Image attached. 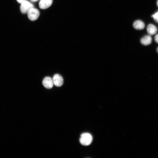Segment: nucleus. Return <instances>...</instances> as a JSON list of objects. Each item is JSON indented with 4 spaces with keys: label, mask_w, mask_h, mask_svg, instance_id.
<instances>
[{
    "label": "nucleus",
    "mask_w": 158,
    "mask_h": 158,
    "mask_svg": "<svg viewBox=\"0 0 158 158\" xmlns=\"http://www.w3.org/2000/svg\"><path fill=\"white\" fill-rule=\"evenodd\" d=\"M154 38L155 42L158 44V34L155 36Z\"/></svg>",
    "instance_id": "obj_11"
},
{
    "label": "nucleus",
    "mask_w": 158,
    "mask_h": 158,
    "mask_svg": "<svg viewBox=\"0 0 158 158\" xmlns=\"http://www.w3.org/2000/svg\"><path fill=\"white\" fill-rule=\"evenodd\" d=\"M147 31L150 35H153L156 33L157 29L154 25L150 24H149L147 26Z\"/></svg>",
    "instance_id": "obj_9"
},
{
    "label": "nucleus",
    "mask_w": 158,
    "mask_h": 158,
    "mask_svg": "<svg viewBox=\"0 0 158 158\" xmlns=\"http://www.w3.org/2000/svg\"><path fill=\"white\" fill-rule=\"evenodd\" d=\"M157 53H158V47L157 48Z\"/></svg>",
    "instance_id": "obj_15"
},
{
    "label": "nucleus",
    "mask_w": 158,
    "mask_h": 158,
    "mask_svg": "<svg viewBox=\"0 0 158 158\" xmlns=\"http://www.w3.org/2000/svg\"><path fill=\"white\" fill-rule=\"evenodd\" d=\"M152 41V38L150 35H146L142 37L140 40L141 43L144 45L150 44Z\"/></svg>",
    "instance_id": "obj_8"
},
{
    "label": "nucleus",
    "mask_w": 158,
    "mask_h": 158,
    "mask_svg": "<svg viewBox=\"0 0 158 158\" xmlns=\"http://www.w3.org/2000/svg\"><path fill=\"white\" fill-rule=\"evenodd\" d=\"M92 140V136L90 134L88 133H84L81 135L80 142L82 145L87 146L91 143Z\"/></svg>",
    "instance_id": "obj_1"
},
{
    "label": "nucleus",
    "mask_w": 158,
    "mask_h": 158,
    "mask_svg": "<svg viewBox=\"0 0 158 158\" xmlns=\"http://www.w3.org/2000/svg\"><path fill=\"white\" fill-rule=\"evenodd\" d=\"M27 13L28 18L32 21L36 20L40 16L39 11L34 7L30 9Z\"/></svg>",
    "instance_id": "obj_2"
},
{
    "label": "nucleus",
    "mask_w": 158,
    "mask_h": 158,
    "mask_svg": "<svg viewBox=\"0 0 158 158\" xmlns=\"http://www.w3.org/2000/svg\"><path fill=\"white\" fill-rule=\"evenodd\" d=\"M157 6L158 7V0L157 1Z\"/></svg>",
    "instance_id": "obj_14"
},
{
    "label": "nucleus",
    "mask_w": 158,
    "mask_h": 158,
    "mask_svg": "<svg viewBox=\"0 0 158 158\" xmlns=\"http://www.w3.org/2000/svg\"><path fill=\"white\" fill-rule=\"evenodd\" d=\"M42 84L45 88L49 89L51 88L54 85L52 79L49 77H46L43 79Z\"/></svg>",
    "instance_id": "obj_5"
},
{
    "label": "nucleus",
    "mask_w": 158,
    "mask_h": 158,
    "mask_svg": "<svg viewBox=\"0 0 158 158\" xmlns=\"http://www.w3.org/2000/svg\"><path fill=\"white\" fill-rule=\"evenodd\" d=\"M53 0H40L39 4V7L44 9L49 7L52 4Z\"/></svg>",
    "instance_id": "obj_6"
},
{
    "label": "nucleus",
    "mask_w": 158,
    "mask_h": 158,
    "mask_svg": "<svg viewBox=\"0 0 158 158\" xmlns=\"http://www.w3.org/2000/svg\"><path fill=\"white\" fill-rule=\"evenodd\" d=\"M54 84L56 86H61L63 84V79L62 76L58 74H55L52 79Z\"/></svg>",
    "instance_id": "obj_4"
},
{
    "label": "nucleus",
    "mask_w": 158,
    "mask_h": 158,
    "mask_svg": "<svg viewBox=\"0 0 158 158\" xmlns=\"http://www.w3.org/2000/svg\"><path fill=\"white\" fill-rule=\"evenodd\" d=\"M33 7V4L30 2L25 0L21 3L20 10L22 13L25 14L27 13L30 9Z\"/></svg>",
    "instance_id": "obj_3"
},
{
    "label": "nucleus",
    "mask_w": 158,
    "mask_h": 158,
    "mask_svg": "<svg viewBox=\"0 0 158 158\" xmlns=\"http://www.w3.org/2000/svg\"><path fill=\"white\" fill-rule=\"evenodd\" d=\"M133 27L136 29L141 30L144 29L145 27V25L144 22L140 20H137L133 23Z\"/></svg>",
    "instance_id": "obj_7"
},
{
    "label": "nucleus",
    "mask_w": 158,
    "mask_h": 158,
    "mask_svg": "<svg viewBox=\"0 0 158 158\" xmlns=\"http://www.w3.org/2000/svg\"><path fill=\"white\" fill-rule=\"evenodd\" d=\"M17 1L20 3H21L23 1H24L25 0H16Z\"/></svg>",
    "instance_id": "obj_12"
},
{
    "label": "nucleus",
    "mask_w": 158,
    "mask_h": 158,
    "mask_svg": "<svg viewBox=\"0 0 158 158\" xmlns=\"http://www.w3.org/2000/svg\"><path fill=\"white\" fill-rule=\"evenodd\" d=\"M152 17L156 22L158 23V11L153 15Z\"/></svg>",
    "instance_id": "obj_10"
},
{
    "label": "nucleus",
    "mask_w": 158,
    "mask_h": 158,
    "mask_svg": "<svg viewBox=\"0 0 158 158\" xmlns=\"http://www.w3.org/2000/svg\"><path fill=\"white\" fill-rule=\"evenodd\" d=\"M30 0L32 2H36L38 1V0Z\"/></svg>",
    "instance_id": "obj_13"
}]
</instances>
